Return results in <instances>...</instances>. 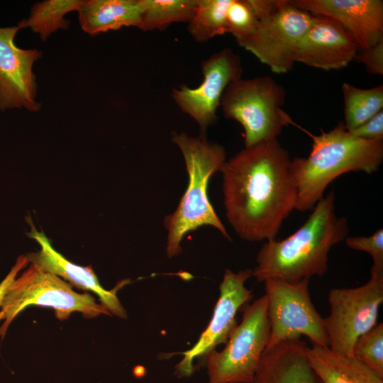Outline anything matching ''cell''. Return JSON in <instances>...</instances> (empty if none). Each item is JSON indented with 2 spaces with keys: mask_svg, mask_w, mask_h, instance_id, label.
Wrapping results in <instances>:
<instances>
[{
  "mask_svg": "<svg viewBox=\"0 0 383 383\" xmlns=\"http://www.w3.org/2000/svg\"><path fill=\"white\" fill-rule=\"evenodd\" d=\"M312 139L306 157L291 160L290 172L297 189L295 210L311 211L327 187L338 177L350 172L372 174L383 161V138L365 140L352 135L339 122L333 129L313 135L297 124Z\"/></svg>",
  "mask_w": 383,
  "mask_h": 383,
  "instance_id": "obj_3",
  "label": "cell"
},
{
  "mask_svg": "<svg viewBox=\"0 0 383 383\" xmlns=\"http://www.w3.org/2000/svg\"><path fill=\"white\" fill-rule=\"evenodd\" d=\"M345 244L351 249L368 252L373 260L370 276L383 277V229L369 236H347Z\"/></svg>",
  "mask_w": 383,
  "mask_h": 383,
  "instance_id": "obj_26",
  "label": "cell"
},
{
  "mask_svg": "<svg viewBox=\"0 0 383 383\" xmlns=\"http://www.w3.org/2000/svg\"><path fill=\"white\" fill-rule=\"evenodd\" d=\"M204 79L195 88L182 84L174 88L171 97L179 109L198 124L201 134L217 121V109L226 87L241 78L240 56L230 48L213 53L201 63Z\"/></svg>",
  "mask_w": 383,
  "mask_h": 383,
  "instance_id": "obj_11",
  "label": "cell"
},
{
  "mask_svg": "<svg viewBox=\"0 0 383 383\" xmlns=\"http://www.w3.org/2000/svg\"><path fill=\"white\" fill-rule=\"evenodd\" d=\"M29 306L52 308L55 316L60 320L67 319L74 312L81 313L85 318L111 315L91 295L74 292L66 281L30 263L20 277L13 280L3 299L1 338L14 318Z\"/></svg>",
  "mask_w": 383,
  "mask_h": 383,
  "instance_id": "obj_6",
  "label": "cell"
},
{
  "mask_svg": "<svg viewBox=\"0 0 383 383\" xmlns=\"http://www.w3.org/2000/svg\"><path fill=\"white\" fill-rule=\"evenodd\" d=\"M20 27H0V111L24 107L38 111L34 62L42 57L37 49H23L15 43Z\"/></svg>",
  "mask_w": 383,
  "mask_h": 383,
  "instance_id": "obj_13",
  "label": "cell"
},
{
  "mask_svg": "<svg viewBox=\"0 0 383 383\" xmlns=\"http://www.w3.org/2000/svg\"><path fill=\"white\" fill-rule=\"evenodd\" d=\"M29 261L26 255L19 256L9 272L0 282V321H2L1 307L5 294L11 283L16 278L18 272L26 267Z\"/></svg>",
  "mask_w": 383,
  "mask_h": 383,
  "instance_id": "obj_29",
  "label": "cell"
},
{
  "mask_svg": "<svg viewBox=\"0 0 383 383\" xmlns=\"http://www.w3.org/2000/svg\"><path fill=\"white\" fill-rule=\"evenodd\" d=\"M263 282L270 325L265 350L302 335L308 337L312 344L328 347L323 318L311 299L309 279L289 282L272 277Z\"/></svg>",
  "mask_w": 383,
  "mask_h": 383,
  "instance_id": "obj_8",
  "label": "cell"
},
{
  "mask_svg": "<svg viewBox=\"0 0 383 383\" xmlns=\"http://www.w3.org/2000/svg\"><path fill=\"white\" fill-rule=\"evenodd\" d=\"M355 60L363 64L368 72L382 75L383 40L365 50H358Z\"/></svg>",
  "mask_w": 383,
  "mask_h": 383,
  "instance_id": "obj_27",
  "label": "cell"
},
{
  "mask_svg": "<svg viewBox=\"0 0 383 383\" xmlns=\"http://www.w3.org/2000/svg\"><path fill=\"white\" fill-rule=\"evenodd\" d=\"M84 1L82 0H46L33 5L30 14L22 20L18 26L20 28H30L39 34L40 39L45 41L48 37L59 29H67L70 22L65 16L77 11Z\"/></svg>",
  "mask_w": 383,
  "mask_h": 383,
  "instance_id": "obj_20",
  "label": "cell"
},
{
  "mask_svg": "<svg viewBox=\"0 0 383 383\" xmlns=\"http://www.w3.org/2000/svg\"><path fill=\"white\" fill-rule=\"evenodd\" d=\"M353 355L383 377V323L360 335L353 348Z\"/></svg>",
  "mask_w": 383,
  "mask_h": 383,
  "instance_id": "obj_24",
  "label": "cell"
},
{
  "mask_svg": "<svg viewBox=\"0 0 383 383\" xmlns=\"http://www.w3.org/2000/svg\"><path fill=\"white\" fill-rule=\"evenodd\" d=\"M306 353L321 383H383V377L353 355L315 344L307 347Z\"/></svg>",
  "mask_w": 383,
  "mask_h": 383,
  "instance_id": "obj_18",
  "label": "cell"
},
{
  "mask_svg": "<svg viewBox=\"0 0 383 383\" xmlns=\"http://www.w3.org/2000/svg\"><path fill=\"white\" fill-rule=\"evenodd\" d=\"M28 235L40 248L38 252L26 255L29 262L68 282L72 286L94 293L111 314L121 318L127 317L126 311L116 294L118 290L127 284V281L121 282L111 290H106L101 287L91 267H82L69 261L52 247L43 232L38 231L33 227Z\"/></svg>",
  "mask_w": 383,
  "mask_h": 383,
  "instance_id": "obj_16",
  "label": "cell"
},
{
  "mask_svg": "<svg viewBox=\"0 0 383 383\" xmlns=\"http://www.w3.org/2000/svg\"><path fill=\"white\" fill-rule=\"evenodd\" d=\"M286 91L270 76L239 79L225 89L220 106L226 118L243 128L245 147L276 139L284 126L293 124L282 110Z\"/></svg>",
  "mask_w": 383,
  "mask_h": 383,
  "instance_id": "obj_5",
  "label": "cell"
},
{
  "mask_svg": "<svg viewBox=\"0 0 383 383\" xmlns=\"http://www.w3.org/2000/svg\"><path fill=\"white\" fill-rule=\"evenodd\" d=\"M313 15L282 0L278 8L258 20L253 32L237 43L276 74L291 71L299 41L309 28Z\"/></svg>",
  "mask_w": 383,
  "mask_h": 383,
  "instance_id": "obj_10",
  "label": "cell"
},
{
  "mask_svg": "<svg viewBox=\"0 0 383 383\" xmlns=\"http://www.w3.org/2000/svg\"><path fill=\"white\" fill-rule=\"evenodd\" d=\"M335 201L331 190L317 202L306 221L294 233L262 245L252 270L257 282L272 277L295 282L326 272L331 249L349 233L347 218L335 213Z\"/></svg>",
  "mask_w": 383,
  "mask_h": 383,
  "instance_id": "obj_2",
  "label": "cell"
},
{
  "mask_svg": "<svg viewBox=\"0 0 383 383\" xmlns=\"http://www.w3.org/2000/svg\"><path fill=\"white\" fill-rule=\"evenodd\" d=\"M330 314L323 318L328 348L353 355L357 339L377 325L383 302V277L370 276L355 288H334L328 293Z\"/></svg>",
  "mask_w": 383,
  "mask_h": 383,
  "instance_id": "obj_9",
  "label": "cell"
},
{
  "mask_svg": "<svg viewBox=\"0 0 383 383\" xmlns=\"http://www.w3.org/2000/svg\"><path fill=\"white\" fill-rule=\"evenodd\" d=\"M290 162L277 138L245 147L225 162L221 172L226 216L240 238L274 240L295 210L297 189Z\"/></svg>",
  "mask_w": 383,
  "mask_h": 383,
  "instance_id": "obj_1",
  "label": "cell"
},
{
  "mask_svg": "<svg viewBox=\"0 0 383 383\" xmlns=\"http://www.w3.org/2000/svg\"><path fill=\"white\" fill-rule=\"evenodd\" d=\"M305 342H283L264 352L252 383H321L313 371Z\"/></svg>",
  "mask_w": 383,
  "mask_h": 383,
  "instance_id": "obj_17",
  "label": "cell"
},
{
  "mask_svg": "<svg viewBox=\"0 0 383 383\" xmlns=\"http://www.w3.org/2000/svg\"><path fill=\"white\" fill-rule=\"evenodd\" d=\"M357 45L337 21L313 15L311 25L297 46L294 60L326 71L340 70L355 60Z\"/></svg>",
  "mask_w": 383,
  "mask_h": 383,
  "instance_id": "obj_14",
  "label": "cell"
},
{
  "mask_svg": "<svg viewBox=\"0 0 383 383\" xmlns=\"http://www.w3.org/2000/svg\"><path fill=\"white\" fill-rule=\"evenodd\" d=\"M257 21L249 0H231L226 13L227 32L237 43L253 32Z\"/></svg>",
  "mask_w": 383,
  "mask_h": 383,
  "instance_id": "obj_25",
  "label": "cell"
},
{
  "mask_svg": "<svg viewBox=\"0 0 383 383\" xmlns=\"http://www.w3.org/2000/svg\"><path fill=\"white\" fill-rule=\"evenodd\" d=\"M252 276V270L245 269L235 272L229 269L224 272L219 285L220 295L209 325L194 346L184 352L177 365V372L184 376L190 374L195 359L216 350L220 344H226L237 326L236 313L252 297V291L245 287L246 281Z\"/></svg>",
  "mask_w": 383,
  "mask_h": 383,
  "instance_id": "obj_12",
  "label": "cell"
},
{
  "mask_svg": "<svg viewBox=\"0 0 383 383\" xmlns=\"http://www.w3.org/2000/svg\"><path fill=\"white\" fill-rule=\"evenodd\" d=\"M344 126L351 131L383 110V85L360 89L348 82L342 84Z\"/></svg>",
  "mask_w": 383,
  "mask_h": 383,
  "instance_id": "obj_22",
  "label": "cell"
},
{
  "mask_svg": "<svg viewBox=\"0 0 383 383\" xmlns=\"http://www.w3.org/2000/svg\"><path fill=\"white\" fill-rule=\"evenodd\" d=\"M141 13L137 26L141 30H162L174 23L191 19L197 0H139Z\"/></svg>",
  "mask_w": 383,
  "mask_h": 383,
  "instance_id": "obj_21",
  "label": "cell"
},
{
  "mask_svg": "<svg viewBox=\"0 0 383 383\" xmlns=\"http://www.w3.org/2000/svg\"><path fill=\"white\" fill-rule=\"evenodd\" d=\"M82 29L96 35L123 27H137L141 13L139 0L84 1L78 10Z\"/></svg>",
  "mask_w": 383,
  "mask_h": 383,
  "instance_id": "obj_19",
  "label": "cell"
},
{
  "mask_svg": "<svg viewBox=\"0 0 383 383\" xmlns=\"http://www.w3.org/2000/svg\"><path fill=\"white\" fill-rule=\"evenodd\" d=\"M348 131L354 136L362 139L383 138V110L362 125Z\"/></svg>",
  "mask_w": 383,
  "mask_h": 383,
  "instance_id": "obj_28",
  "label": "cell"
},
{
  "mask_svg": "<svg viewBox=\"0 0 383 383\" xmlns=\"http://www.w3.org/2000/svg\"><path fill=\"white\" fill-rule=\"evenodd\" d=\"M267 305L264 294L242 308L241 322L224 348L205 357L208 383H252L270 338Z\"/></svg>",
  "mask_w": 383,
  "mask_h": 383,
  "instance_id": "obj_7",
  "label": "cell"
},
{
  "mask_svg": "<svg viewBox=\"0 0 383 383\" xmlns=\"http://www.w3.org/2000/svg\"><path fill=\"white\" fill-rule=\"evenodd\" d=\"M231 0H197L188 31L197 43L227 33L226 13Z\"/></svg>",
  "mask_w": 383,
  "mask_h": 383,
  "instance_id": "obj_23",
  "label": "cell"
},
{
  "mask_svg": "<svg viewBox=\"0 0 383 383\" xmlns=\"http://www.w3.org/2000/svg\"><path fill=\"white\" fill-rule=\"evenodd\" d=\"M294 6L313 15L330 17L345 27L358 50L383 40L382 0H290Z\"/></svg>",
  "mask_w": 383,
  "mask_h": 383,
  "instance_id": "obj_15",
  "label": "cell"
},
{
  "mask_svg": "<svg viewBox=\"0 0 383 383\" xmlns=\"http://www.w3.org/2000/svg\"><path fill=\"white\" fill-rule=\"evenodd\" d=\"M172 140L182 153L188 184L174 211L164 219L168 257L179 255L184 237L202 226L215 228L224 238L231 240L208 194L211 178L221 172L226 161V149L209 140L204 134L195 137L174 132Z\"/></svg>",
  "mask_w": 383,
  "mask_h": 383,
  "instance_id": "obj_4",
  "label": "cell"
}]
</instances>
